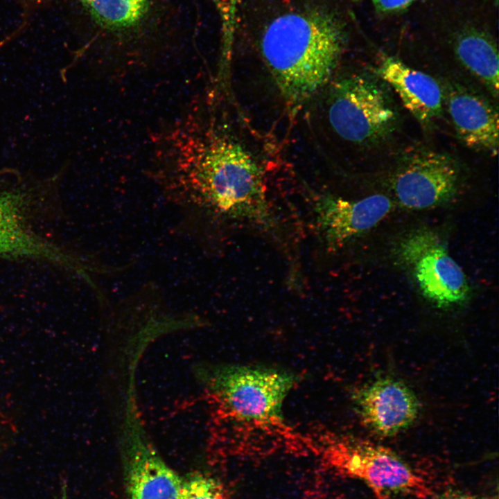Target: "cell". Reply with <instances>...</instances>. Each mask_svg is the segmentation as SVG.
<instances>
[{"mask_svg":"<svg viewBox=\"0 0 499 499\" xmlns=\"http://www.w3.org/2000/svg\"><path fill=\"white\" fill-rule=\"evenodd\" d=\"M174 134L162 155L172 186L191 204L224 218L269 222L263 173L248 150L189 121Z\"/></svg>","mask_w":499,"mask_h":499,"instance_id":"cell-1","label":"cell"},{"mask_svg":"<svg viewBox=\"0 0 499 499\" xmlns=\"http://www.w3.org/2000/svg\"><path fill=\"white\" fill-rule=\"evenodd\" d=\"M345 41L337 18L318 10L285 13L266 26L261 55L290 111H299L329 84Z\"/></svg>","mask_w":499,"mask_h":499,"instance_id":"cell-2","label":"cell"},{"mask_svg":"<svg viewBox=\"0 0 499 499\" xmlns=\"http://www.w3.org/2000/svg\"><path fill=\"white\" fill-rule=\"evenodd\" d=\"M195 374L218 421L234 441L307 444L285 420L283 401L296 383L290 373L272 368L200 364Z\"/></svg>","mask_w":499,"mask_h":499,"instance_id":"cell-3","label":"cell"},{"mask_svg":"<svg viewBox=\"0 0 499 499\" xmlns=\"http://www.w3.org/2000/svg\"><path fill=\"white\" fill-rule=\"evenodd\" d=\"M326 117L333 133L358 146L382 143L399 115L387 84L375 72H352L329 82Z\"/></svg>","mask_w":499,"mask_h":499,"instance_id":"cell-4","label":"cell"},{"mask_svg":"<svg viewBox=\"0 0 499 499\" xmlns=\"http://www.w3.org/2000/svg\"><path fill=\"white\" fill-rule=\"evenodd\" d=\"M321 459L338 474L365 482L378 499L426 495L424 480L392 450L351 435L326 432L316 441Z\"/></svg>","mask_w":499,"mask_h":499,"instance_id":"cell-5","label":"cell"},{"mask_svg":"<svg viewBox=\"0 0 499 499\" xmlns=\"http://www.w3.org/2000/svg\"><path fill=\"white\" fill-rule=\"evenodd\" d=\"M121 432L128 499H180L184 480L161 457L128 395Z\"/></svg>","mask_w":499,"mask_h":499,"instance_id":"cell-6","label":"cell"},{"mask_svg":"<svg viewBox=\"0 0 499 499\" xmlns=\"http://www.w3.org/2000/svg\"><path fill=\"white\" fill-rule=\"evenodd\" d=\"M399 161L391 184L403 207L433 208L449 202L457 193L460 168L450 155L419 148L405 152Z\"/></svg>","mask_w":499,"mask_h":499,"instance_id":"cell-7","label":"cell"},{"mask_svg":"<svg viewBox=\"0 0 499 499\" xmlns=\"http://www.w3.org/2000/svg\"><path fill=\"white\" fill-rule=\"evenodd\" d=\"M399 258L412 268L422 295L439 308L466 301L470 293L466 277L432 232L419 231L399 245Z\"/></svg>","mask_w":499,"mask_h":499,"instance_id":"cell-8","label":"cell"},{"mask_svg":"<svg viewBox=\"0 0 499 499\" xmlns=\"http://www.w3.org/2000/svg\"><path fill=\"white\" fill-rule=\"evenodd\" d=\"M363 425L381 437H392L409 428L419 412L414 393L404 383L380 378L359 389L353 396Z\"/></svg>","mask_w":499,"mask_h":499,"instance_id":"cell-9","label":"cell"},{"mask_svg":"<svg viewBox=\"0 0 499 499\" xmlns=\"http://www.w3.org/2000/svg\"><path fill=\"white\" fill-rule=\"evenodd\" d=\"M393 205L388 196L380 193L355 201L325 196L317 201L315 211L327 243L338 247L377 225Z\"/></svg>","mask_w":499,"mask_h":499,"instance_id":"cell-10","label":"cell"},{"mask_svg":"<svg viewBox=\"0 0 499 499\" xmlns=\"http://www.w3.org/2000/svg\"><path fill=\"white\" fill-rule=\"evenodd\" d=\"M444 103L458 138L467 147L492 155L498 149V114L483 96L459 84L447 85Z\"/></svg>","mask_w":499,"mask_h":499,"instance_id":"cell-11","label":"cell"},{"mask_svg":"<svg viewBox=\"0 0 499 499\" xmlns=\"http://www.w3.org/2000/svg\"><path fill=\"white\" fill-rule=\"evenodd\" d=\"M26 195L0 189V256L46 261L71 266V259L60 248L37 236L28 225Z\"/></svg>","mask_w":499,"mask_h":499,"instance_id":"cell-12","label":"cell"},{"mask_svg":"<svg viewBox=\"0 0 499 499\" xmlns=\"http://www.w3.org/2000/svg\"><path fill=\"white\" fill-rule=\"evenodd\" d=\"M375 72L394 89L422 128H433L445 105L444 88L437 80L392 57L384 58Z\"/></svg>","mask_w":499,"mask_h":499,"instance_id":"cell-13","label":"cell"},{"mask_svg":"<svg viewBox=\"0 0 499 499\" xmlns=\"http://www.w3.org/2000/svg\"><path fill=\"white\" fill-rule=\"evenodd\" d=\"M455 51L461 64L489 91L498 98L499 61L495 42L482 32L469 30L460 34Z\"/></svg>","mask_w":499,"mask_h":499,"instance_id":"cell-14","label":"cell"},{"mask_svg":"<svg viewBox=\"0 0 499 499\" xmlns=\"http://www.w3.org/2000/svg\"><path fill=\"white\" fill-rule=\"evenodd\" d=\"M100 28L115 33H130L144 24L152 0H78Z\"/></svg>","mask_w":499,"mask_h":499,"instance_id":"cell-15","label":"cell"},{"mask_svg":"<svg viewBox=\"0 0 499 499\" xmlns=\"http://www.w3.org/2000/svg\"><path fill=\"white\" fill-rule=\"evenodd\" d=\"M240 1L212 0L220 21L221 64L222 69L225 70L229 67L231 59Z\"/></svg>","mask_w":499,"mask_h":499,"instance_id":"cell-16","label":"cell"},{"mask_svg":"<svg viewBox=\"0 0 499 499\" xmlns=\"http://www.w3.org/2000/svg\"><path fill=\"white\" fill-rule=\"evenodd\" d=\"M180 499H227L222 485L205 474L184 481Z\"/></svg>","mask_w":499,"mask_h":499,"instance_id":"cell-17","label":"cell"},{"mask_svg":"<svg viewBox=\"0 0 499 499\" xmlns=\"http://www.w3.org/2000/svg\"><path fill=\"white\" fill-rule=\"evenodd\" d=\"M416 0H371L376 9L380 12H392L404 9Z\"/></svg>","mask_w":499,"mask_h":499,"instance_id":"cell-18","label":"cell"},{"mask_svg":"<svg viewBox=\"0 0 499 499\" xmlns=\"http://www.w3.org/2000/svg\"><path fill=\"white\" fill-rule=\"evenodd\" d=\"M438 499H482L476 495L466 493L461 491H448L441 495Z\"/></svg>","mask_w":499,"mask_h":499,"instance_id":"cell-19","label":"cell"},{"mask_svg":"<svg viewBox=\"0 0 499 499\" xmlns=\"http://www.w3.org/2000/svg\"><path fill=\"white\" fill-rule=\"evenodd\" d=\"M22 5L26 6L27 8L34 5H38L44 3L46 1L52 0H18Z\"/></svg>","mask_w":499,"mask_h":499,"instance_id":"cell-20","label":"cell"},{"mask_svg":"<svg viewBox=\"0 0 499 499\" xmlns=\"http://www.w3.org/2000/svg\"><path fill=\"white\" fill-rule=\"evenodd\" d=\"M61 499H68L67 489L66 484L64 482L62 483V485L61 487Z\"/></svg>","mask_w":499,"mask_h":499,"instance_id":"cell-21","label":"cell"},{"mask_svg":"<svg viewBox=\"0 0 499 499\" xmlns=\"http://www.w3.org/2000/svg\"><path fill=\"white\" fill-rule=\"evenodd\" d=\"M494 1L497 3L498 0H494Z\"/></svg>","mask_w":499,"mask_h":499,"instance_id":"cell-22","label":"cell"},{"mask_svg":"<svg viewBox=\"0 0 499 499\" xmlns=\"http://www.w3.org/2000/svg\"><path fill=\"white\" fill-rule=\"evenodd\" d=\"M353 1H358V0H353Z\"/></svg>","mask_w":499,"mask_h":499,"instance_id":"cell-23","label":"cell"}]
</instances>
